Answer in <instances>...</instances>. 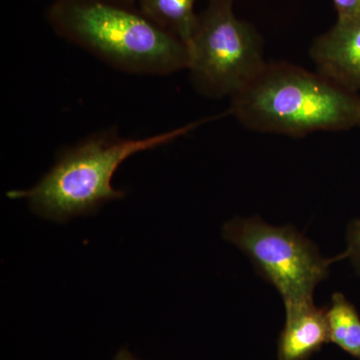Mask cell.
<instances>
[{
  "label": "cell",
  "mask_w": 360,
  "mask_h": 360,
  "mask_svg": "<svg viewBox=\"0 0 360 360\" xmlns=\"http://www.w3.org/2000/svg\"><path fill=\"white\" fill-rule=\"evenodd\" d=\"M326 309L329 342L360 360V315L354 303L341 292L333 293Z\"/></svg>",
  "instance_id": "cell-9"
},
{
  "label": "cell",
  "mask_w": 360,
  "mask_h": 360,
  "mask_svg": "<svg viewBox=\"0 0 360 360\" xmlns=\"http://www.w3.org/2000/svg\"><path fill=\"white\" fill-rule=\"evenodd\" d=\"M112 360H141L136 359L127 348L123 347L118 350Z\"/></svg>",
  "instance_id": "cell-12"
},
{
  "label": "cell",
  "mask_w": 360,
  "mask_h": 360,
  "mask_svg": "<svg viewBox=\"0 0 360 360\" xmlns=\"http://www.w3.org/2000/svg\"><path fill=\"white\" fill-rule=\"evenodd\" d=\"M338 20L349 21L360 18V0H333Z\"/></svg>",
  "instance_id": "cell-11"
},
{
  "label": "cell",
  "mask_w": 360,
  "mask_h": 360,
  "mask_svg": "<svg viewBox=\"0 0 360 360\" xmlns=\"http://www.w3.org/2000/svg\"><path fill=\"white\" fill-rule=\"evenodd\" d=\"M229 112L253 131L302 137L360 127V96L317 71L266 63L231 97Z\"/></svg>",
  "instance_id": "cell-1"
},
{
  "label": "cell",
  "mask_w": 360,
  "mask_h": 360,
  "mask_svg": "<svg viewBox=\"0 0 360 360\" xmlns=\"http://www.w3.org/2000/svg\"><path fill=\"white\" fill-rule=\"evenodd\" d=\"M233 2L208 0L187 45L191 82L212 98L233 97L266 65L262 37L255 26L236 15Z\"/></svg>",
  "instance_id": "cell-4"
},
{
  "label": "cell",
  "mask_w": 360,
  "mask_h": 360,
  "mask_svg": "<svg viewBox=\"0 0 360 360\" xmlns=\"http://www.w3.org/2000/svg\"><path fill=\"white\" fill-rule=\"evenodd\" d=\"M205 122L200 120L143 139H124L115 129L103 130L63 149L53 167L32 188L9 191L7 196L25 198L33 212L61 224L94 214L105 203L124 198V191L111 186L123 161L170 143Z\"/></svg>",
  "instance_id": "cell-3"
},
{
  "label": "cell",
  "mask_w": 360,
  "mask_h": 360,
  "mask_svg": "<svg viewBox=\"0 0 360 360\" xmlns=\"http://www.w3.org/2000/svg\"><path fill=\"white\" fill-rule=\"evenodd\" d=\"M46 20L61 39L123 72L168 75L188 68L186 45L134 6L112 0H53Z\"/></svg>",
  "instance_id": "cell-2"
},
{
  "label": "cell",
  "mask_w": 360,
  "mask_h": 360,
  "mask_svg": "<svg viewBox=\"0 0 360 360\" xmlns=\"http://www.w3.org/2000/svg\"><path fill=\"white\" fill-rule=\"evenodd\" d=\"M196 2L198 0H136L135 4L148 20L187 46L198 23V14L194 11Z\"/></svg>",
  "instance_id": "cell-8"
},
{
  "label": "cell",
  "mask_w": 360,
  "mask_h": 360,
  "mask_svg": "<svg viewBox=\"0 0 360 360\" xmlns=\"http://www.w3.org/2000/svg\"><path fill=\"white\" fill-rule=\"evenodd\" d=\"M328 342L326 309L315 307L314 300L285 307L277 359L309 360Z\"/></svg>",
  "instance_id": "cell-7"
},
{
  "label": "cell",
  "mask_w": 360,
  "mask_h": 360,
  "mask_svg": "<svg viewBox=\"0 0 360 360\" xmlns=\"http://www.w3.org/2000/svg\"><path fill=\"white\" fill-rule=\"evenodd\" d=\"M310 58L317 72L348 90L360 92V18L336 21L312 42Z\"/></svg>",
  "instance_id": "cell-6"
},
{
  "label": "cell",
  "mask_w": 360,
  "mask_h": 360,
  "mask_svg": "<svg viewBox=\"0 0 360 360\" xmlns=\"http://www.w3.org/2000/svg\"><path fill=\"white\" fill-rule=\"evenodd\" d=\"M347 243V248L342 253L343 258L350 260L355 271L360 276V219L354 220L348 225Z\"/></svg>",
  "instance_id": "cell-10"
},
{
  "label": "cell",
  "mask_w": 360,
  "mask_h": 360,
  "mask_svg": "<svg viewBox=\"0 0 360 360\" xmlns=\"http://www.w3.org/2000/svg\"><path fill=\"white\" fill-rule=\"evenodd\" d=\"M112 1L118 2V4H125V6H134L136 0H112Z\"/></svg>",
  "instance_id": "cell-13"
},
{
  "label": "cell",
  "mask_w": 360,
  "mask_h": 360,
  "mask_svg": "<svg viewBox=\"0 0 360 360\" xmlns=\"http://www.w3.org/2000/svg\"><path fill=\"white\" fill-rule=\"evenodd\" d=\"M222 234L278 291L284 307L314 300V290L328 276L330 265L345 259L342 255L323 257L295 227L274 226L257 217H236L224 225Z\"/></svg>",
  "instance_id": "cell-5"
}]
</instances>
